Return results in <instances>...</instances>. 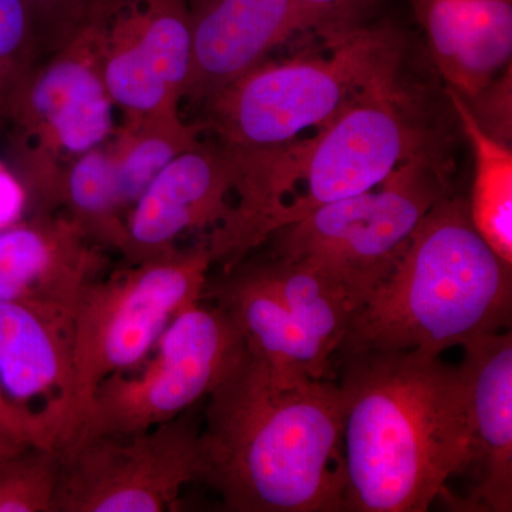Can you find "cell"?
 Masks as SVG:
<instances>
[{"label": "cell", "mask_w": 512, "mask_h": 512, "mask_svg": "<svg viewBox=\"0 0 512 512\" xmlns=\"http://www.w3.org/2000/svg\"><path fill=\"white\" fill-rule=\"evenodd\" d=\"M343 511L424 512L473 461L463 366L419 350L342 353Z\"/></svg>", "instance_id": "cell-1"}, {"label": "cell", "mask_w": 512, "mask_h": 512, "mask_svg": "<svg viewBox=\"0 0 512 512\" xmlns=\"http://www.w3.org/2000/svg\"><path fill=\"white\" fill-rule=\"evenodd\" d=\"M212 265L202 239L151 261L126 264L84 286L74 305L73 402L63 444L97 387L143 362L171 320L204 299Z\"/></svg>", "instance_id": "cell-6"}, {"label": "cell", "mask_w": 512, "mask_h": 512, "mask_svg": "<svg viewBox=\"0 0 512 512\" xmlns=\"http://www.w3.org/2000/svg\"><path fill=\"white\" fill-rule=\"evenodd\" d=\"M446 192L436 158L421 151L373 190L330 202L275 231L269 237L272 256L315 265L360 309L392 274L421 221Z\"/></svg>", "instance_id": "cell-7"}, {"label": "cell", "mask_w": 512, "mask_h": 512, "mask_svg": "<svg viewBox=\"0 0 512 512\" xmlns=\"http://www.w3.org/2000/svg\"><path fill=\"white\" fill-rule=\"evenodd\" d=\"M101 76L123 119L181 111L191 59L188 0H116L99 25Z\"/></svg>", "instance_id": "cell-12"}, {"label": "cell", "mask_w": 512, "mask_h": 512, "mask_svg": "<svg viewBox=\"0 0 512 512\" xmlns=\"http://www.w3.org/2000/svg\"><path fill=\"white\" fill-rule=\"evenodd\" d=\"M431 62L448 87L473 99L512 56V0H409Z\"/></svg>", "instance_id": "cell-17"}, {"label": "cell", "mask_w": 512, "mask_h": 512, "mask_svg": "<svg viewBox=\"0 0 512 512\" xmlns=\"http://www.w3.org/2000/svg\"><path fill=\"white\" fill-rule=\"evenodd\" d=\"M247 350L237 325L221 306L195 303L171 320L151 350V359L147 356L97 387L64 444L138 433L175 419L210 396Z\"/></svg>", "instance_id": "cell-9"}, {"label": "cell", "mask_w": 512, "mask_h": 512, "mask_svg": "<svg viewBox=\"0 0 512 512\" xmlns=\"http://www.w3.org/2000/svg\"><path fill=\"white\" fill-rule=\"evenodd\" d=\"M241 178L239 151L214 138L175 158L128 211L119 251L126 264L171 254L192 232L217 231L234 211Z\"/></svg>", "instance_id": "cell-13"}, {"label": "cell", "mask_w": 512, "mask_h": 512, "mask_svg": "<svg viewBox=\"0 0 512 512\" xmlns=\"http://www.w3.org/2000/svg\"><path fill=\"white\" fill-rule=\"evenodd\" d=\"M101 76L99 26L39 63L6 123V165L26 195V210L55 212L74 161L116 130Z\"/></svg>", "instance_id": "cell-8"}, {"label": "cell", "mask_w": 512, "mask_h": 512, "mask_svg": "<svg viewBox=\"0 0 512 512\" xmlns=\"http://www.w3.org/2000/svg\"><path fill=\"white\" fill-rule=\"evenodd\" d=\"M35 30L40 62L99 26L116 0H22Z\"/></svg>", "instance_id": "cell-25"}, {"label": "cell", "mask_w": 512, "mask_h": 512, "mask_svg": "<svg viewBox=\"0 0 512 512\" xmlns=\"http://www.w3.org/2000/svg\"><path fill=\"white\" fill-rule=\"evenodd\" d=\"M200 124L181 111L123 119L106 143L127 214L171 161L200 143Z\"/></svg>", "instance_id": "cell-20"}, {"label": "cell", "mask_w": 512, "mask_h": 512, "mask_svg": "<svg viewBox=\"0 0 512 512\" xmlns=\"http://www.w3.org/2000/svg\"><path fill=\"white\" fill-rule=\"evenodd\" d=\"M74 306L0 303V384L18 406L45 413L66 436L73 402ZM60 448V447H59Z\"/></svg>", "instance_id": "cell-14"}, {"label": "cell", "mask_w": 512, "mask_h": 512, "mask_svg": "<svg viewBox=\"0 0 512 512\" xmlns=\"http://www.w3.org/2000/svg\"><path fill=\"white\" fill-rule=\"evenodd\" d=\"M103 266L104 248L64 212H33L0 229V303L74 306Z\"/></svg>", "instance_id": "cell-15"}, {"label": "cell", "mask_w": 512, "mask_h": 512, "mask_svg": "<svg viewBox=\"0 0 512 512\" xmlns=\"http://www.w3.org/2000/svg\"><path fill=\"white\" fill-rule=\"evenodd\" d=\"M207 399L198 481L225 510L343 511L338 383L279 375L247 350Z\"/></svg>", "instance_id": "cell-2"}, {"label": "cell", "mask_w": 512, "mask_h": 512, "mask_svg": "<svg viewBox=\"0 0 512 512\" xmlns=\"http://www.w3.org/2000/svg\"><path fill=\"white\" fill-rule=\"evenodd\" d=\"M328 56L262 62L202 104V133L237 150H272L323 128L369 87L400 76L404 42L390 26L326 39Z\"/></svg>", "instance_id": "cell-5"}, {"label": "cell", "mask_w": 512, "mask_h": 512, "mask_svg": "<svg viewBox=\"0 0 512 512\" xmlns=\"http://www.w3.org/2000/svg\"><path fill=\"white\" fill-rule=\"evenodd\" d=\"M60 443L59 421L13 403L0 384V460L30 447L59 448Z\"/></svg>", "instance_id": "cell-26"}, {"label": "cell", "mask_w": 512, "mask_h": 512, "mask_svg": "<svg viewBox=\"0 0 512 512\" xmlns=\"http://www.w3.org/2000/svg\"><path fill=\"white\" fill-rule=\"evenodd\" d=\"M258 265L299 326L332 359L359 311L352 296L332 276L302 259L272 256Z\"/></svg>", "instance_id": "cell-19"}, {"label": "cell", "mask_w": 512, "mask_h": 512, "mask_svg": "<svg viewBox=\"0 0 512 512\" xmlns=\"http://www.w3.org/2000/svg\"><path fill=\"white\" fill-rule=\"evenodd\" d=\"M191 59L181 107L205 101L296 35L329 37L359 22L302 0H188Z\"/></svg>", "instance_id": "cell-11"}, {"label": "cell", "mask_w": 512, "mask_h": 512, "mask_svg": "<svg viewBox=\"0 0 512 512\" xmlns=\"http://www.w3.org/2000/svg\"><path fill=\"white\" fill-rule=\"evenodd\" d=\"M302 2L335 10V12L342 13V15L348 16L349 19L360 23L363 16L370 12V9L377 5L379 0H302Z\"/></svg>", "instance_id": "cell-28"}, {"label": "cell", "mask_w": 512, "mask_h": 512, "mask_svg": "<svg viewBox=\"0 0 512 512\" xmlns=\"http://www.w3.org/2000/svg\"><path fill=\"white\" fill-rule=\"evenodd\" d=\"M212 298L231 316L252 355L285 376L332 379V359L299 326L265 278L258 262L238 264L221 281L207 284Z\"/></svg>", "instance_id": "cell-18"}, {"label": "cell", "mask_w": 512, "mask_h": 512, "mask_svg": "<svg viewBox=\"0 0 512 512\" xmlns=\"http://www.w3.org/2000/svg\"><path fill=\"white\" fill-rule=\"evenodd\" d=\"M60 208L101 248L120 251L127 210L106 143L70 165Z\"/></svg>", "instance_id": "cell-22"}, {"label": "cell", "mask_w": 512, "mask_h": 512, "mask_svg": "<svg viewBox=\"0 0 512 512\" xmlns=\"http://www.w3.org/2000/svg\"><path fill=\"white\" fill-rule=\"evenodd\" d=\"M200 430L191 407L153 429L64 444L53 512L175 510L185 485L198 481Z\"/></svg>", "instance_id": "cell-10"}, {"label": "cell", "mask_w": 512, "mask_h": 512, "mask_svg": "<svg viewBox=\"0 0 512 512\" xmlns=\"http://www.w3.org/2000/svg\"><path fill=\"white\" fill-rule=\"evenodd\" d=\"M476 485L466 510H512V336L491 333L464 346Z\"/></svg>", "instance_id": "cell-16"}, {"label": "cell", "mask_w": 512, "mask_h": 512, "mask_svg": "<svg viewBox=\"0 0 512 512\" xmlns=\"http://www.w3.org/2000/svg\"><path fill=\"white\" fill-rule=\"evenodd\" d=\"M427 140L400 76L369 87L311 140L261 151L255 207L262 237L268 241L316 208L373 190L429 150Z\"/></svg>", "instance_id": "cell-4"}, {"label": "cell", "mask_w": 512, "mask_h": 512, "mask_svg": "<svg viewBox=\"0 0 512 512\" xmlns=\"http://www.w3.org/2000/svg\"><path fill=\"white\" fill-rule=\"evenodd\" d=\"M474 120L485 134L511 146L512 140V67H504L490 83L466 100Z\"/></svg>", "instance_id": "cell-27"}, {"label": "cell", "mask_w": 512, "mask_h": 512, "mask_svg": "<svg viewBox=\"0 0 512 512\" xmlns=\"http://www.w3.org/2000/svg\"><path fill=\"white\" fill-rule=\"evenodd\" d=\"M512 266L478 234L468 201L446 194L414 232L392 274L356 313L339 353L419 350L430 355L510 323Z\"/></svg>", "instance_id": "cell-3"}, {"label": "cell", "mask_w": 512, "mask_h": 512, "mask_svg": "<svg viewBox=\"0 0 512 512\" xmlns=\"http://www.w3.org/2000/svg\"><path fill=\"white\" fill-rule=\"evenodd\" d=\"M60 454L30 447L0 460V512H53Z\"/></svg>", "instance_id": "cell-23"}, {"label": "cell", "mask_w": 512, "mask_h": 512, "mask_svg": "<svg viewBox=\"0 0 512 512\" xmlns=\"http://www.w3.org/2000/svg\"><path fill=\"white\" fill-rule=\"evenodd\" d=\"M474 156L473 188L468 201L478 234L505 264L512 266V148L485 134L466 100L446 87Z\"/></svg>", "instance_id": "cell-21"}, {"label": "cell", "mask_w": 512, "mask_h": 512, "mask_svg": "<svg viewBox=\"0 0 512 512\" xmlns=\"http://www.w3.org/2000/svg\"><path fill=\"white\" fill-rule=\"evenodd\" d=\"M39 63L28 9L22 0H0V130Z\"/></svg>", "instance_id": "cell-24"}]
</instances>
